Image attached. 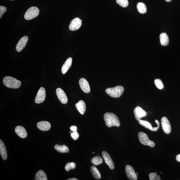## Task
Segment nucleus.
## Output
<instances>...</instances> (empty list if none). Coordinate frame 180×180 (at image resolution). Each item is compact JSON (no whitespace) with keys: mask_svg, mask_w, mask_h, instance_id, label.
<instances>
[{"mask_svg":"<svg viewBox=\"0 0 180 180\" xmlns=\"http://www.w3.org/2000/svg\"><path fill=\"white\" fill-rule=\"evenodd\" d=\"M104 119L105 124L109 127L113 126L120 127V122L119 118L115 114L111 113H106L104 115Z\"/></svg>","mask_w":180,"mask_h":180,"instance_id":"nucleus-1","label":"nucleus"},{"mask_svg":"<svg viewBox=\"0 0 180 180\" xmlns=\"http://www.w3.org/2000/svg\"><path fill=\"white\" fill-rule=\"evenodd\" d=\"M3 82L6 87L12 89H18L21 84L20 81L10 76L5 77L3 78Z\"/></svg>","mask_w":180,"mask_h":180,"instance_id":"nucleus-2","label":"nucleus"},{"mask_svg":"<svg viewBox=\"0 0 180 180\" xmlns=\"http://www.w3.org/2000/svg\"><path fill=\"white\" fill-rule=\"evenodd\" d=\"M124 91V87L119 85L115 87L107 88L105 90V92L111 97L118 98L122 95Z\"/></svg>","mask_w":180,"mask_h":180,"instance_id":"nucleus-3","label":"nucleus"},{"mask_svg":"<svg viewBox=\"0 0 180 180\" xmlns=\"http://www.w3.org/2000/svg\"><path fill=\"white\" fill-rule=\"evenodd\" d=\"M138 137L140 142L144 145L148 146L151 148H153L155 146V142L149 139L148 135L146 133L142 132H140L138 133Z\"/></svg>","mask_w":180,"mask_h":180,"instance_id":"nucleus-4","label":"nucleus"},{"mask_svg":"<svg viewBox=\"0 0 180 180\" xmlns=\"http://www.w3.org/2000/svg\"><path fill=\"white\" fill-rule=\"evenodd\" d=\"M39 14V10L38 8L33 6L28 9L26 12L24 16L26 20H30L38 16Z\"/></svg>","mask_w":180,"mask_h":180,"instance_id":"nucleus-5","label":"nucleus"},{"mask_svg":"<svg viewBox=\"0 0 180 180\" xmlns=\"http://www.w3.org/2000/svg\"><path fill=\"white\" fill-rule=\"evenodd\" d=\"M139 123L141 126H143L144 128L149 129L152 131H157L159 129L160 126L159 122L157 120H155V122L157 124V126L153 127L148 122L146 121L140 120L139 121Z\"/></svg>","mask_w":180,"mask_h":180,"instance_id":"nucleus-6","label":"nucleus"},{"mask_svg":"<svg viewBox=\"0 0 180 180\" xmlns=\"http://www.w3.org/2000/svg\"><path fill=\"white\" fill-rule=\"evenodd\" d=\"M46 96L45 90L44 88L41 87L37 93L35 101L36 104H39L44 101Z\"/></svg>","mask_w":180,"mask_h":180,"instance_id":"nucleus-7","label":"nucleus"},{"mask_svg":"<svg viewBox=\"0 0 180 180\" xmlns=\"http://www.w3.org/2000/svg\"><path fill=\"white\" fill-rule=\"evenodd\" d=\"M161 124L164 132L166 134L170 133L171 131V125L170 122L166 117H163L161 119Z\"/></svg>","mask_w":180,"mask_h":180,"instance_id":"nucleus-8","label":"nucleus"},{"mask_svg":"<svg viewBox=\"0 0 180 180\" xmlns=\"http://www.w3.org/2000/svg\"><path fill=\"white\" fill-rule=\"evenodd\" d=\"M126 172L127 177L129 179L131 180L137 179V175L133 167L130 165H127L126 167Z\"/></svg>","mask_w":180,"mask_h":180,"instance_id":"nucleus-9","label":"nucleus"},{"mask_svg":"<svg viewBox=\"0 0 180 180\" xmlns=\"http://www.w3.org/2000/svg\"><path fill=\"white\" fill-rule=\"evenodd\" d=\"M102 155L105 163L109 166L110 168L113 170L115 168V164L110 155L105 151H102Z\"/></svg>","mask_w":180,"mask_h":180,"instance_id":"nucleus-10","label":"nucleus"},{"mask_svg":"<svg viewBox=\"0 0 180 180\" xmlns=\"http://www.w3.org/2000/svg\"><path fill=\"white\" fill-rule=\"evenodd\" d=\"M82 25V21L79 18H75L71 21L69 25L70 30L74 31L77 30L80 28Z\"/></svg>","mask_w":180,"mask_h":180,"instance_id":"nucleus-11","label":"nucleus"},{"mask_svg":"<svg viewBox=\"0 0 180 180\" xmlns=\"http://www.w3.org/2000/svg\"><path fill=\"white\" fill-rule=\"evenodd\" d=\"M56 93L59 100L63 104H67L68 98L65 91L62 89L58 88L56 89Z\"/></svg>","mask_w":180,"mask_h":180,"instance_id":"nucleus-12","label":"nucleus"},{"mask_svg":"<svg viewBox=\"0 0 180 180\" xmlns=\"http://www.w3.org/2000/svg\"><path fill=\"white\" fill-rule=\"evenodd\" d=\"M133 112L135 119L137 121L141 120V118L145 117L147 115L146 111L139 106L136 107Z\"/></svg>","mask_w":180,"mask_h":180,"instance_id":"nucleus-13","label":"nucleus"},{"mask_svg":"<svg viewBox=\"0 0 180 180\" xmlns=\"http://www.w3.org/2000/svg\"><path fill=\"white\" fill-rule=\"evenodd\" d=\"M79 85L82 91L86 93H89L91 89L88 82L84 78H82L79 80Z\"/></svg>","mask_w":180,"mask_h":180,"instance_id":"nucleus-14","label":"nucleus"},{"mask_svg":"<svg viewBox=\"0 0 180 180\" xmlns=\"http://www.w3.org/2000/svg\"><path fill=\"white\" fill-rule=\"evenodd\" d=\"M28 39V38L27 36H24L20 39L16 46V49L17 51L20 52L25 47L27 43Z\"/></svg>","mask_w":180,"mask_h":180,"instance_id":"nucleus-15","label":"nucleus"},{"mask_svg":"<svg viewBox=\"0 0 180 180\" xmlns=\"http://www.w3.org/2000/svg\"><path fill=\"white\" fill-rule=\"evenodd\" d=\"M37 126L39 129L43 131L49 130L51 126L50 123L47 121L39 122L37 124Z\"/></svg>","mask_w":180,"mask_h":180,"instance_id":"nucleus-16","label":"nucleus"},{"mask_svg":"<svg viewBox=\"0 0 180 180\" xmlns=\"http://www.w3.org/2000/svg\"><path fill=\"white\" fill-rule=\"evenodd\" d=\"M15 131L19 137L23 139L27 137V131L23 127L21 126H17L15 128Z\"/></svg>","mask_w":180,"mask_h":180,"instance_id":"nucleus-17","label":"nucleus"},{"mask_svg":"<svg viewBox=\"0 0 180 180\" xmlns=\"http://www.w3.org/2000/svg\"><path fill=\"white\" fill-rule=\"evenodd\" d=\"M77 109L81 115H83L86 111V105L85 102L82 100L79 101L76 104Z\"/></svg>","mask_w":180,"mask_h":180,"instance_id":"nucleus-18","label":"nucleus"},{"mask_svg":"<svg viewBox=\"0 0 180 180\" xmlns=\"http://www.w3.org/2000/svg\"><path fill=\"white\" fill-rule=\"evenodd\" d=\"M72 62V58H71L67 59L61 68V72L63 74H65L67 71L71 66Z\"/></svg>","mask_w":180,"mask_h":180,"instance_id":"nucleus-19","label":"nucleus"},{"mask_svg":"<svg viewBox=\"0 0 180 180\" xmlns=\"http://www.w3.org/2000/svg\"><path fill=\"white\" fill-rule=\"evenodd\" d=\"M0 153L1 157L4 160L7 159L8 157L7 150L5 144L1 139L0 140Z\"/></svg>","mask_w":180,"mask_h":180,"instance_id":"nucleus-20","label":"nucleus"},{"mask_svg":"<svg viewBox=\"0 0 180 180\" xmlns=\"http://www.w3.org/2000/svg\"><path fill=\"white\" fill-rule=\"evenodd\" d=\"M160 43L162 46L167 45L169 43V39L168 35L166 33H162L160 35Z\"/></svg>","mask_w":180,"mask_h":180,"instance_id":"nucleus-21","label":"nucleus"},{"mask_svg":"<svg viewBox=\"0 0 180 180\" xmlns=\"http://www.w3.org/2000/svg\"><path fill=\"white\" fill-rule=\"evenodd\" d=\"M91 172L92 173L93 176L96 179H100L101 178V175L98 170L95 166H92L91 168Z\"/></svg>","mask_w":180,"mask_h":180,"instance_id":"nucleus-22","label":"nucleus"},{"mask_svg":"<svg viewBox=\"0 0 180 180\" xmlns=\"http://www.w3.org/2000/svg\"><path fill=\"white\" fill-rule=\"evenodd\" d=\"M54 148L58 152L60 153H67L69 152V149L68 147L65 145L60 146L56 144L54 146Z\"/></svg>","mask_w":180,"mask_h":180,"instance_id":"nucleus-23","label":"nucleus"},{"mask_svg":"<svg viewBox=\"0 0 180 180\" xmlns=\"http://www.w3.org/2000/svg\"><path fill=\"white\" fill-rule=\"evenodd\" d=\"M36 180H47V177L45 173L42 170H40L37 172L35 176Z\"/></svg>","mask_w":180,"mask_h":180,"instance_id":"nucleus-24","label":"nucleus"},{"mask_svg":"<svg viewBox=\"0 0 180 180\" xmlns=\"http://www.w3.org/2000/svg\"><path fill=\"white\" fill-rule=\"evenodd\" d=\"M137 8L138 11L140 14H144L147 12L146 5L144 3H141V2L137 3Z\"/></svg>","mask_w":180,"mask_h":180,"instance_id":"nucleus-25","label":"nucleus"},{"mask_svg":"<svg viewBox=\"0 0 180 180\" xmlns=\"http://www.w3.org/2000/svg\"><path fill=\"white\" fill-rule=\"evenodd\" d=\"M91 161L92 163L94 165L98 166L102 163L103 160L100 157L96 156L93 157Z\"/></svg>","mask_w":180,"mask_h":180,"instance_id":"nucleus-26","label":"nucleus"},{"mask_svg":"<svg viewBox=\"0 0 180 180\" xmlns=\"http://www.w3.org/2000/svg\"><path fill=\"white\" fill-rule=\"evenodd\" d=\"M76 167V164L74 162H68L65 167V170L68 172L71 169H74Z\"/></svg>","mask_w":180,"mask_h":180,"instance_id":"nucleus-27","label":"nucleus"},{"mask_svg":"<svg viewBox=\"0 0 180 180\" xmlns=\"http://www.w3.org/2000/svg\"><path fill=\"white\" fill-rule=\"evenodd\" d=\"M116 3L122 7L126 8L128 5V0H116Z\"/></svg>","mask_w":180,"mask_h":180,"instance_id":"nucleus-28","label":"nucleus"},{"mask_svg":"<svg viewBox=\"0 0 180 180\" xmlns=\"http://www.w3.org/2000/svg\"><path fill=\"white\" fill-rule=\"evenodd\" d=\"M155 83L156 86L158 89H161L163 88L164 85L162 81L159 79H156L155 80Z\"/></svg>","mask_w":180,"mask_h":180,"instance_id":"nucleus-29","label":"nucleus"},{"mask_svg":"<svg viewBox=\"0 0 180 180\" xmlns=\"http://www.w3.org/2000/svg\"><path fill=\"white\" fill-rule=\"evenodd\" d=\"M149 178L150 180H161L159 175H158L155 173H151L149 174Z\"/></svg>","mask_w":180,"mask_h":180,"instance_id":"nucleus-30","label":"nucleus"},{"mask_svg":"<svg viewBox=\"0 0 180 180\" xmlns=\"http://www.w3.org/2000/svg\"><path fill=\"white\" fill-rule=\"evenodd\" d=\"M7 10V8L5 6H0V18H1L2 16Z\"/></svg>","mask_w":180,"mask_h":180,"instance_id":"nucleus-31","label":"nucleus"},{"mask_svg":"<svg viewBox=\"0 0 180 180\" xmlns=\"http://www.w3.org/2000/svg\"><path fill=\"white\" fill-rule=\"evenodd\" d=\"M71 136L72 139L74 140H76L78 139L79 137V135L78 132L76 131L71 133Z\"/></svg>","mask_w":180,"mask_h":180,"instance_id":"nucleus-32","label":"nucleus"},{"mask_svg":"<svg viewBox=\"0 0 180 180\" xmlns=\"http://www.w3.org/2000/svg\"><path fill=\"white\" fill-rule=\"evenodd\" d=\"M70 129L73 132L76 131L77 130V127L76 126H72L70 127Z\"/></svg>","mask_w":180,"mask_h":180,"instance_id":"nucleus-33","label":"nucleus"},{"mask_svg":"<svg viewBox=\"0 0 180 180\" xmlns=\"http://www.w3.org/2000/svg\"><path fill=\"white\" fill-rule=\"evenodd\" d=\"M176 159L177 161L180 162V154L177 155V156Z\"/></svg>","mask_w":180,"mask_h":180,"instance_id":"nucleus-34","label":"nucleus"},{"mask_svg":"<svg viewBox=\"0 0 180 180\" xmlns=\"http://www.w3.org/2000/svg\"><path fill=\"white\" fill-rule=\"evenodd\" d=\"M67 180H78V179L76 178H73L68 179Z\"/></svg>","mask_w":180,"mask_h":180,"instance_id":"nucleus-35","label":"nucleus"},{"mask_svg":"<svg viewBox=\"0 0 180 180\" xmlns=\"http://www.w3.org/2000/svg\"><path fill=\"white\" fill-rule=\"evenodd\" d=\"M166 2H170L172 1V0H165Z\"/></svg>","mask_w":180,"mask_h":180,"instance_id":"nucleus-36","label":"nucleus"},{"mask_svg":"<svg viewBox=\"0 0 180 180\" xmlns=\"http://www.w3.org/2000/svg\"><path fill=\"white\" fill-rule=\"evenodd\" d=\"M10 1H14V0H10Z\"/></svg>","mask_w":180,"mask_h":180,"instance_id":"nucleus-37","label":"nucleus"},{"mask_svg":"<svg viewBox=\"0 0 180 180\" xmlns=\"http://www.w3.org/2000/svg\"><path fill=\"white\" fill-rule=\"evenodd\" d=\"M70 133H71V131H70Z\"/></svg>","mask_w":180,"mask_h":180,"instance_id":"nucleus-38","label":"nucleus"},{"mask_svg":"<svg viewBox=\"0 0 180 180\" xmlns=\"http://www.w3.org/2000/svg\"><path fill=\"white\" fill-rule=\"evenodd\" d=\"M155 173H157L156 172H155Z\"/></svg>","mask_w":180,"mask_h":180,"instance_id":"nucleus-39","label":"nucleus"},{"mask_svg":"<svg viewBox=\"0 0 180 180\" xmlns=\"http://www.w3.org/2000/svg\"><path fill=\"white\" fill-rule=\"evenodd\" d=\"M93 153H94V152H93Z\"/></svg>","mask_w":180,"mask_h":180,"instance_id":"nucleus-40","label":"nucleus"}]
</instances>
